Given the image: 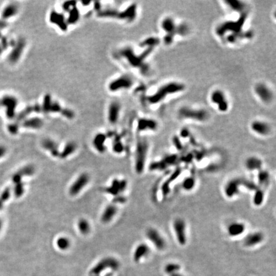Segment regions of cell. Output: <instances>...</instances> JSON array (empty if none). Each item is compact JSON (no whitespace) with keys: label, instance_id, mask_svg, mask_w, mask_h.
I'll use <instances>...</instances> for the list:
<instances>
[{"label":"cell","instance_id":"35","mask_svg":"<svg viewBox=\"0 0 276 276\" xmlns=\"http://www.w3.org/2000/svg\"><path fill=\"white\" fill-rule=\"evenodd\" d=\"M227 5L229 6L231 10L234 11H242L246 8L245 5L242 2L239 1H230L226 2Z\"/></svg>","mask_w":276,"mask_h":276},{"label":"cell","instance_id":"44","mask_svg":"<svg viewBox=\"0 0 276 276\" xmlns=\"http://www.w3.org/2000/svg\"><path fill=\"white\" fill-rule=\"evenodd\" d=\"M6 152V150L3 146H0V158L3 157Z\"/></svg>","mask_w":276,"mask_h":276},{"label":"cell","instance_id":"33","mask_svg":"<svg viewBox=\"0 0 276 276\" xmlns=\"http://www.w3.org/2000/svg\"><path fill=\"white\" fill-rule=\"evenodd\" d=\"M56 245L60 250H67L70 246V239L65 236H60L56 240Z\"/></svg>","mask_w":276,"mask_h":276},{"label":"cell","instance_id":"16","mask_svg":"<svg viewBox=\"0 0 276 276\" xmlns=\"http://www.w3.org/2000/svg\"><path fill=\"white\" fill-rule=\"evenodd\" d=\"M264 234L261 231H255L248 234L243 240V245L247 247H255L263 242Z\"/></svg>","mask_w":276,"mask_h":276},{"label":"cell","instance_id":"22","mask_svg":"<svg viewBox=\"0 0 276 276\" xmlns=\"http://www.w3.org/2000/svg\"><path fill=\"white\" fill-rule=\"evenodd\" d=\"M118 209L115 204H109L106 207L101 216V221L103 223L111 222L117 214Z\"/></svg>","mask_w":276,"mask_h":276},{"label":"cell","instance_id":"40","mask_svg":"<svg viewBox=\"0 0 276 276\" xmlns=\"http://www.w3.org/2000/svg\"><path fill=\"white\" fill-rule=\"evenodd\" d=\"M11 196V190L10 188H6L5 190L2 192L1 196H0V201L2 203L6 201L10 198Z\"/></svg>","mask_w":276,"mask_h":276},{"label":"cell","instance_id":"25","mask_svg":"<svg viewBox=\"0 0 276 276\" xmlns=\"http://www.w3.org/2000/svg\"><path fill=\"white\" fill-rule=\"evenodd\" d=\"M150 253V248L146 243H140L136 247L134 253V260L139 262L140 260L146 256Z\"/></svg>","mask_w":276,"mask_h":276},{"label":"cell","instance_id":"11","mask_svg":"<svg viewBox=\"0 0 276 276\" xmlns=\"http://www.w3.org/2000/svg\"><path fill=\"white\" fill-rule=\"evenodd\" d=\"M255 93L263 103H270L274 97L270 88L264 83H258L255 86Z\"/></svg>","mask_w":276,"mask_h":276},{"label":"cell","instance_id":"30","mask_svg":"<svg viewBox=\"0 0 276 276\" xmlns=\"http://www.w3.org/2000/svg\"><path fill=\"white\" fill-rule=\"evenodd\" d=\"M270 181V174L266 170H259L258 173V185L262 187H266L269 185Z\"/></svg>","mask_w":276,"mask_h":276},{"label":"cell","instance_id":"36","mask_svg":"<svg viewBox=\"0 0 276 276\" xmlns=\"http://www.w3.org/2000/svg\"><path fill=\"white\" fill-rule=\"evenodd\" d=\"M69 14H70L69 17L68 19H67V23L68 24L76 23L78 21L79 19H80V13H79L78 10L76 7H74L72 10H70L69 11Z\"/></svg>","mask_w":276,"mask_h":276},{"label":"cell","instance_id":"32","mask_svg":"<svg viewBox=\"0 0 276 276\" xmlns=\"http://www.w3.org/2000/svg\"><path fill=\"white\" fill-rule=\"evenodd\" d=\"M265 199V192L262 189L259 187L255 191V193L253 196V203L255 206L259 207L262 205Z\"/></svg>","mask_w":276,"mask_h":276},{"label":"cell","instance_id":"47","mask_svg":"<svg viewBox=\"0 0 276 276\" xmlns=\"http://www.w3.org/2000/svg\"><path fill=\"white\" fill-rule=\"evenodd\" d=\"M2 222L1 219H0V230H1V229H2Z\"/></svg>","mask_w":276,"mask_h":276},{"label":"cell","instance_id":"34","mask_svg":"<svg viewBox=\"0 0 276 276\" xmlns=\"http://www.w3.org/2000/svg\"><path fill=\"white\" fill-rule=\"evenodd\" d=\"M35 169L33 165H26L24 168H21L20 170H19L17 171V173L19 174L22 177H28V176H31L33 175L35 173Z\"/></svg>","mask_w":276,"mask_h":276},{"label":"cell","instance_id":"28","mask_svg":"<svg viewBox=\"0 0 276 276\" xmlns=\"http://www.w3.org/2000/svg\"><path fill=\"white\" fill-rule=\"evenodd\" d=\"M76 149H77V145L76 143L72 141L68 142V143H67L65 145V147L63 149L62 152L60 153L59 157L62 159H64L68 156H70V155L74 154L76 150Z\"/></svg>","mask_w":276,"mask_h":276},{"label":"cell","instance_id":"29","mask_svg":"<svg viewBox=\"0 0 276 276\" xmlns=\"http://www.w3.org/2000/svg\"><path fill=\"white\" fill-rule=\"evenodd\" d=\"M118 17L122 19L127 20V21H132L136 17V6L135 5H132L127 8V9L125 10L123 13L119 14Z\"/></svg>","mask_w":276,"mask_h":276},{"label":"cell","instance_id":"38","mask_svg":"<svg viewBox=\"0 0 276 276\" xmlns=\"http://www.w3.org/2000/svg\"><path fill=\"white\" fill-rule=\"evenodd\" d=\"M195 185V180L194 178L188 177L185 178L182 183V187L185 191H191Z\"/></svg>","mask_w":276,"mask_h":276},{"label":"cell","instance_id":"1","mask_svg":"<svg viewBox=\"0 0 276 276\" xmlns=\"http://www.w3.org/2000/svg\"><path fill=\"white\" fill-rule=\"evenodd\" d=\"M184 88L185 86L182 83L170 82L161 86L155 93L149 97L148 100L150 103L152 104L161 103L163 100L166 99L167 96L182 91Z\"/></svg>","mask_w":276,"mask_h":276},{"label":"cell","instance_id":"15","mask_svg":"<svg viewBox=\"0 0 276 276\" xmlns=\"http://www.w3.org/2000/svg\"><path fill=\"white\" fill-rule=\"evenodd\" d=\"M251 129L259 136H266L271 132L270 126L266 122L261 120H255L252 122Z\"/></svg>","mask_w":276,"mask_h":276},{"label":"cell","instance_id":"5","mask_svg":"<svg viewBox=\"0 0 276 276\" xmlns=\"http://www.w3.org/2000/svg\"><path fill=\"white\" fill-rule=\"evenodd\" d=\"M210 101L216 106L219 112L225 113L228 111L230 107L229 102L223 91L220 90H214L210 94Z\"/></svg>","mask_w":276,"mask_h":276},{"label":"cell","instance_id":"43","mask_svg":"<svg viewBox=\"0 0 276 276\" xmlns=\"http://www.w3.org/2000/svg\"><path fill=\"white\" fill-rule=\"evenodd\" d=\"M8 45H9V42H8L7 40L6 39H3L2 42H0V56L3 52V51L7 48Z\"/></svg>","mask_w":276,"mask_h":276},{"label":"cell","instance_id":"45","mask_svg":"<svg viewBox=\"0 0 276 276\" xmlns=\"http://www.w3.org/2000/svg\"><path fill=\"white\" fill-rule=\"evenodd\" d=\"M168 275H169V276H184L183 275H182L180 273H179L178 272H176L171 273V274H169Z\"/></svg>","mask_w":276,"mask_h":276},{"label":"cell","instance_id":"31","mask_svg":"<svg viewBox=\"0 0 276 276\" xmlns=\"http://www.w3.org/2000/svg\"><path fill=\"white\" fill-rule=\"evenodd\" d=\"M78 230L83 235H87L91 230L90 224L88 220L85 219H81L77 223Z\"/></svg>","mask_w":276,"mask_h":276},{"label":"cell","instance_id":"13","mask_svg":"<svg viewBox=\"0 0 276 276\" xmlns=\"http://www.w3.org/2000/svg\"><path fill=\"white\" fill-rule=\"evenodd\" d=\"M127 186V182L125 180L115 178L112 181L111 185L105 189V191L109 194L116 197L125 191Z\"/></svg>","mask_w":276,"mask_h":276},{"label":"cell","instance_id":"37","mask_svg":"<svg viewBox=\"0 0 276 276\" xmlns=\"http://www.w3.org/2000/svg\"><path fill=\"white\" fill-rule=\"evenodd\" d=\"M180 270V265L174 263H168L165 266L164 268V271L168 275L173 272H179Z\"/></svg>","mask_w":276,"mask_h":276},{"label":"cell","instance_id":"7","mask_svg":"<svg viewBox=\"0 0 276 276\" xmlns=\"http://www.w3.org/2000/svg\"><path fill=\"white\" fill-rule=\"evenodd\" d=\"M146 236L157 249L162 251L166 247L167 243L165 239L161 233L155 228L149 227L146 231Z\"/></svg>","mask_w":276,"mask_h":276},{"label":"cell","instance_id":"8","mask_svg":"<svg viewBox=\"0 0 276 276\" xmlns=\"http://www.w3.org/2000/svg\"><path fill=\"white\" fill-rule=\"evenodd\" d=\"M133 82L132 79L130 76L127 75H123L112 81L109 84L108 88L110 91L113 92L122 89L127 90L131 88L134 83Z\"/></svg>","mask_w":276,"mask_h":276},{"label":"cell","instance_id":"12","mask_svg":"<svg viewBox=\"0 0 276 276\" xmlns=\"http://www.w3.org/2000/svg\"><path fill=\"white\" fill-rule=\"evenodd\" d=\"M26 46V41L25 39L19 38V40L16 41L15 42L13 49H12L9 56V61L12 64H15L17 63L20 58L21 57L23 53L24 49Z\"/></svg>","mask_w":276,"mask_h":276},{"label":"cell","instance_id":"6","mask_svg":"<svg viewBox=\"0 0 276 276\" xmlns=\"http://www.w3.org/2000/svg\"><path fill=\"white\" fill-rule=\"evenodd\" d=\"M120 264L118 260L113 258H106L100 261L91 269L90 272V276H99L100 274L106 269H117L119 267Z\"/></svg>","mask_w":276,"mask_h":276},{"label":"cell","instance_id":"24","mask_svg":"<svg viewBox=\"0 0 276 276\" xmlns=\"http://www.w3.org/2000/svg\"><path fill=\"white\" fill-rule=\"evenodd\" d=\"M19 12V7L16 4L10 3L7 5L2 12V19L6 21L10 18L14 17Z\"/></svg>","mask_w":276,"mask_h":276},{"label":"cell","instance_id":"41","mask_svg":"<svg viewBox=\"0 0 276 276\" xmlns=\"http://www.w3.org/2000/svg\"><path fill=\"white\" fill-rule=\"evenodd\" d=\"M123 145L119 140H116L113 145V150L116 153H121L123 150Z\"/></svg>","mask_w":276,"mask_h":276},{"label":"cell","instance_id":"18","mask_svg":"<svg viewBox=\"0 0 276 276\" xmlns=\"http://www.w3.org/2000/svg\"><path fill=\"white\" fill-rule=\"evenodd\" d=\"M49 21L52 24L56 25V26L61 30L64 31L67 30L68 23L67 19L65 18L63 14L54 10L52 11L49 15Z\"/></svg>","mask_w":276,"mask_h":276},{"label":"cell","instance_id":"21","mask_svg":"<svg viewBox=\"0 0 276 276\" xmlns=\"http://www.w3.org/2000/svg\"><path fill=\"white\" fill-rule=\"evenodd\" d=\"M157 122L151 119H146V118H143L140 119L138 123V130L139 131H155L157 129Z\"/></svg>","mask_w":276,"mask_h":276},{"label":"cell","instance_id":"17","mask_svg":"<svg viewBox=\"0 0 276 276\" xmlns=\"http://www.w3.org/2000/svg\"><path fill=\"white\" fill-rule=\"evenodd\" d=\"M246 230V224L242 222H233L227 227V233L230 237H238L245 233Z\"/></svg>","mask_w":276,"mask_h":276},{"label":"cell","instance_id":"48","mask_svg":"<svg viewBox=\"0 0 276 276\" xmlns=\"http://www.w3.org/2000/svg\"><path fill=\"white\" fill-rule=\"evenodd\" d=\"M0 38H2V33H1V31H0Z\"/></svg>","mask_w":276,"mask_h":276},{"label":"cell","instance_id":"27","mask_svg":"<svg viewBox=\"0 0 276 276\" xmlns=\"http://www.w3.org/2000/svg\"><path fill=\"white\" fill-rule=\"evenodd\" d=\"M43 121L39 118H32L26 120L23 123V126L26 128L31 129H40L43 125Z\"/></svg>","mask_w":276,"mask_h":276},{"label":"cell","instance_id":"9","mask_svg":"<svg viewBox=\"0 0 276 276\" xmlns=\"http://www.w3.org/2000/svg\"><path fill=\"white\" fill-rule=\"evenodd\" d=\"M17 104V99L11 95H5L0 100V106L6 109V115L9 119H13L15 117Z\"/></svg>","mask_w":276,"mask_h":276},{"label":"cell","instance_id":"14","mask_svg":"<svg viewBox=\"0 0 276 276\" xmlns=\"http://www.w3.org/2000/svg\"><path fill=\"white\" fill-rule=\"evenodd\" d=\"M243 182L239 178H235L228 182L224 187V194L227 198H231L239 194L240 188L243 186Z\"/></svg>","mask_w":276,"mask_h":276},{"label":"cell","instance_id":"19","mask_svg":"<svg viewBox=\"0 0 276 276\" xmlns=\"http://www.w3.org/2000/svg\"><path fill=\"white\" fill-rule=\"evenodd\" d=\"M121 106L118 102H112L108 108L107 118L110 123L115 124L119 119Z\"/></svg>","mask_w":276,"mask_h":276},{"label":"cell","instance_id":"23","mask_svg":"<svg viewBox=\"0 0 276 276\" xmlns=\"http://www.w3.org/2000/svg\"><path fill=\"white\" fill-rule=\"evenodd\" d=\"M42 147L48 151L51 155L53 157H59L60 151L58 149V146L54 141L51 139H45L42 142Z\"/></svg>","mask_w":276,"mask_h":276},{"label":"cell","instance_id":"10","mask_svg":"<svg viewBox=\"0 0 276 276\" xmlns=\"http://www.w3.org/2000/svg\"><path fill=\"white\" fill-rule=\"evenodd\" d=\"M90 182V177L87 173H82L79 176L69 188V194L75 196L82 191Z\"/></svg>","mask_w":276,"mask_h":276},{"label":"cell","instance_id":"46","mask_svg":"<svg viewBox=\"0 0 276 276\" xmlns=\"http://www.w3.org/2000/svg\"><path fill=\"white\" fill-rule=\"evenodd\" d=\"M3 208V203L0 201V210Z\"/></svg>","mask_w":276,"mask_h":276},{"label":"cell","instance_id":"42","mask_svg":"<svg viewBox=\"0 0 276 276\" xmlns=\"http://www.w3.org/2000/svg\"><path fill=\"white\" fill-rule=\"evenodd\" d=\"M18 129H19V126L17 123L11 124L9 126V127H8V130H9V132L10 134H16L18 132Z\"/></svg>","mask_w":276,"mask_h":276},{"label":"cell","instance_id":"39","mask_svg":"<svg viewBox=\"0 0 276 276\" xmlns=\"http://www.w3.org/2000/svg\"><path fill=\"white\" fill-rule=\"evenodd\" d=\"M14 195L15 197L17 198H20L21 197L24 192H25V187H24V184L22 183V182L15 184H14Z\"/></svg>","mask_w":276,"mask_h":276},{"label":"cell","instance_id":"3","mask_svg":"<svg viewBox=\"0 0 276 276\" xmlns=\"http://www.w3.org/2000/svg\"><path fill=\"white\" fill-rule=\"evenodd\" d=\"M179 116L181 118L185 120H191L196 122H203L208 117V113L203 109H196L191 107L184 106L179 110Z\"/></svg>","mask_w":276,"mask_h":276},{"label":"cell","instance_id":"26","mask_svg":"<svg viewBox=\"0 0 276 276\" xmlns=\"http://www.w3.org/2000/svg\"><path fill=\"white\" fill-rule=\"evenodd\" d=\"M106 136L104 134H97L93 140V145L97 150L100 153H103L106 150L105 143Z\"/></svg>","mask_w":276,"mask_h":276},{"label":"cell","instance_id":"2","mask_svg":"<svg viewBox=\"0 0 276 276\" xmlns=\"http://www.w3.org/2000/svg\"><path fill=\"white\" fill-rule=\"evenodd\" d=\"M149 149V145L145 139L137 142L135 152V170L138 174L144 171Z\"/></svg>","mask_w":276,"mask_h":276},{"label":"cell","instance_id":"20","mask_svg":"<svg viewBox=\"0 0 276 276\" xmlns=\"http://www.w3.org/2000/svg\"><path fill=\"white\" fill-rule=\"evenodd\" d=\"M263 161L255 156H251L248 157L245 162V167L249 171L253 172L255 171H259L262 169Z\"/></svg>","mask_w":276,"mask_h":276},{"label":"cell","instance_id":"4","mask_svg":"<svg viewBox=\"0 0 276 276\" xmlns=\"http://www.w3.org/2000/svg\"><path fill=\"white\" fill-rule=\"evenodd\" d=\"M173 230L177 241L181 246H185L187 242V224L182 218H177L173 220Z\"/></svg>","mask_w":276,"mask_h":276}]
</instances>
